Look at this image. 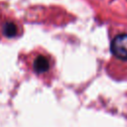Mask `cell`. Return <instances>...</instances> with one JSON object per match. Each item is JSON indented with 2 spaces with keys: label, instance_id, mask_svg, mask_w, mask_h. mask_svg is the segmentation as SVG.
<instances>
[{
  "label": "cell",
  "instance_id": "7a4b0ae2",
  "mask_svg": "<svg viewBox=\"0 0 127 127\" xmlns=\"http://www.w3.org/2000/svg\"><path fill=\"white\" fill-rule=\"evenodd\" d=\"M49 61L47 60V58H45L44 56H39L36 58L35 62H34V69L35 71H37L38 73H43L46 72L49 69Z\"/></svg>",
  "mask_w": 127,
  "mask_h": 127
},
{
  "label": "cell",
  "instance_id": "3957f363",
  "mask_svg": "<svg viewBox=\"0 0 127 127\" xmlns=\"http://www.w3.org/2000/svg\"><path fill=\"white\" fill-rule=\"evenodd\" d=\"M3 34L6 37L12 38L17 34V27L14 23L12 22H7L6 24H4L3 26Z\"/></svg>",
  "mask_w": 127,
  "mask_h": 127
},
{
  "label": "cell",
  "instance_id": "6da1fadb",
  "mask_svg": "<svg viewBox=\"0 0 127 127\" xmlns=\"http://www.w3.org/2000/svg\"><path fill=\"white\" fill-rule=\"evenodd\" d=\"M112 54L123 61H127V34L116 36L111 43Z\"/></svg>",
  "mask_w": 127,
  "mask_h": 127
}]
</instances>
